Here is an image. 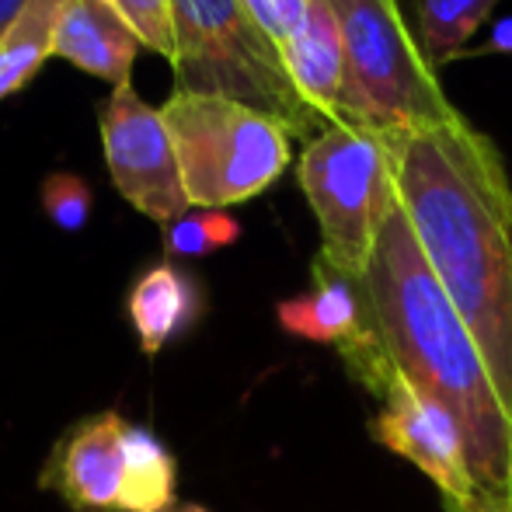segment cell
I'll list each match as a JSON object with an SVG mask.
<instances>
[{"mask_svg": "<svg viewBox=\"0 0 512 512\" xmlns=\"http://www.w3.org/2000/svg\"><path fill=\"white\" fill-rule=\"evenodd\" d=\"M398 203L512 415V178L464 115L394 140Z\"/></svg>", "mask_w": 512, "mask_h": 512, "instance_id": "1", "label": "cell"}, {"mask_svg": "<svg viewBox=\"0 0 512 512\" xmlns=\"http://www.w3.org/2000/svg\"><path fill=\"white\" fill-rule=\"evenodd\" d=\"M359 290L366 321L394 366L460 422L474 485L512 495V415L478 338L439 286L401 206L387 220Z\"/></svg>", "mask_w": 512, "mask_h": 512, "instance_id": "2", "label": "cell"}, {"mask_svg": "<svg viewBox=\"0 0 512 512\" xmlns=\"http://www.w3.org/2000/svg\"><path fill=\"white\" fill-rule=\"evenodd\" d=\"M175 11V91L216 95L279 119L310 143L331 122L293 88L279 46L258 28L244 0H171Z\"/></svg>", "mask_w": 512, "mask_h": 512, "instance_id": "3", "label": "cell"}, {"mask_svg": "<svg viewBox=\"0 0 512 512\" xmlns=\"http://www.w3.org/2000/svg\"><path fill=\"white\" fill-rule=\"evenodd\" d=\"M349 67V126L387 140L446 126L460 112L436 81L398 0H328Z\"/></svg>", "mask_w": 512, "mask_h": 512, "instance_id": "4", "label": "cell"}, {"mask_svg": "<svg viewBox=\"0 0 512 512\" xmlns=\"http://www.w3.org/2000/svg\"><path fill=\"white\" fill-rule=\"evenodd\" d=\"M189 206L227 209L262 196L293 161V133L272 115L216 95L171 91L161 105Z\"/></svg>", "mask_w": 512, "mask_h": 512, "instance_id": "5", "label": "cell"}, {"mask_svg": "<svg viewBox=\"0 0 512 512\" xmlns=\"http://www.w3.org/2000/svg\"><path fill=\"white\" fill-rule=\"evenodd\" d=\"M297 182L321 230L317 255L359 279L401 206L394 140L359 126H328L300 150Z\"/></svg>", "mask_w": 512, "mask_h": 512, "instance_id": "6", "label": "cell"}, {"mask_svg": "<svg viewBox=\"0 0 512 512\" xmlns=\"http://www.w3.org/2000/svg\"><path fill=\"white\" fill-rule=\"evenodd\" d=\"M98 122L108 175L119 196L164 227L189 213L175 140L161 108L143 102L133 84H119L105 98Z\"/></svg>", "mask_w": 512, "mask_h": 512, "instance_id": "7", "label": "cell"}, {"mask_svg": "<svg viewBox=\"0 0 512 512\" xmlns=\"http://www.w3.org/2000/svg\"><path fill=\"white\" fill-rule=\"evenodd\" d=\"M377 401L380 405L370 418L373 443L418 467L439 488V499H464L478 488L464 429L443 401L422 394L401 370Z\"/></svg>", "mask_w": 512, "mask_h": 512, "instance_id": "8", "label": "cell"}, {"mask_svg": "<svg viewBox=\"0 0 512 512\" xmlns=\"http://www.w3.org/2000/svg\"><path fill=\"white\" fill-rule=\"evenodd\" d=\"M126 418L115 411L81 418L53 446L39 485L56 492L74 512H122L126 481Z\"/></svg>", "mask_w": 512, "mask_h": 512, "instance_id": "9", "label": "cell"}, {"mask_svg": "<svg viewBox=\"0 0 512 512\" xmlns=\"http://www.w3.org/2000/svg\"><path fill=\"white\" fill-rule=\"evenodd\" d=\"M293 88L331 126H349V67L342 28L328 0H310L293 39L283 46Z\"/></svg>", "mask_w": 512, "mask_h": 512, "instance_id": "10", "label": "cell"}, {"mask_svg": "<svg viewBox=\"0 0 512 512\" xmlns=\"http://www.w3.org/2000/svg\"><path fill=\"white\" fill-rule=\"evenodd\" d=\"M140 49L147 46L102 0H63L53 56L119 88V84H129V70Z\"/></svg>", "mask_w": 512, "mask_h": 512, "instance_id": "11", "label": "cell"}, {"mask_svg": "<svg viewBox=\"0 0 512 512\" xmlns=\"http://www.w3.org/2000/svg\"><path fill=\"white\" fill-rule=\"evenodd\" d=\"M276 321L286 335L300 338V342L342 349L366 328V304L359 279H352L349 272L335 269L317 255L310 262V290L290 300H279Z\"/></svg>", "mask_w": 512, "mask_h": 512, "instance_id": "12", "label": "cell"}, {"mask_svg": "<svg viewBox=\"0 0 512 512\" xmlns=\"http://www.w3.org/2000/svg\"><path fill=\"white\" fill-rule=\"evenodd\" d=\"M206 310V290L189 269L175 262H157L136 276L126 297V314L140 349L147 356L168 349L175 338L196 328Z\"/></svg>", "mask_w": 512, "mask_h": 512, "instance_id": "13", "label": "cell"}, {"mask_svg": "<svg viewBox=\"0 0 512 512\" xmlns=\"http://www.w3.org/2000/svg\"><path fill=\"white\" fill-rule=\"evenodd\" d=\"M499 4L502 0H398L425 60L436 70L464 56V46Z\"/></svg>", "mask_w": 512, "mask_h": 512, "instance_id": "14", "label": "cell"}, {"mask_svg": "<svg viewBox=\"0 0 512 512\" xmlns=\"http://www.w3.org/2000/svg\"><path fill=\"white\" fill-rule=\"evenodd\" d=\"M126 481H122V512H164L175 506L178 464L171 450L147 429L126 422Z\"/></svg>", "mask_w": 512, "mask_h": 512, "instance_id": "15", "label": "cell"}, {"mask_svg": "<svg viewBox=\"0 0 512 512\" xmlns=\"http://www.w3.org/2000/svg\"><path fill=\"white\" fill-rule=\"evenodd\" d=\"M60 11L63 0H32L21 18L0 35V102L28 88L42 63L53 56Z\"/></svg>", "mask_w": 512, "mask_h": 512, "instance_id": "16", "label": "cell"}, {"mask_svg": "<svg viewBox=\"0 0 512 512\" xmlns=\"http://www.w3.org/2000/svg\"><path fill=\"white\" fill-rule=\"evenodd\" d=\"M237 237H241V223L227 209H199L164 227V248L171 258H203L230 248Z\"/></svg>", "mask_w": 512, "mask_h": 512, "instance_id": "17", "label": "cell"}, {"mask_svg": "<svg viewBox=\"0 0 512 512\" xmlns=\"http://www.w3.org/2000/svg\"><path fill=\"white\" fill-rule=\"evenodd\" d=\"M136 32L150 53L175 60V11L171 0H102Z\"/></svg>", "mask_w": 512, "mask_h": 512, "instance_id": "18", "label": "cell"}, {"mask_svg": "<svg viewBox=\"0 0 512 512\" xmlns=\"http://www.w3.org/2000/svg\"><path fill=\"white\" fill-rule=\"evenodd\" d=\"M91 206H95V199H91V189L84 178L60 171V175H49L42 182V209L67 234H77V230L88 227Z\"/></svg>", "mask_w": 512, "mask_h": 512, "instance_id": "19", "label": "cell"}, {"mask_svg": "<svg viewBox=\"0 0 512 512\" xmlns=\"http://www.w3.org/2000/svg\"><path fill=\"white\" fill-rule=\"evenodd\" d=\"M443 512H512V495L474 488L464 499H443Z\"/></svg>", "mask_w": 512, "mask_h": 512, "instance_id": "20", "label": "cell"}, {"mask_svg": "<svg viewBox=\"0 0 512 512\" xmlns=\"http://www.w3.org/2000/svg\"><path fill=\"white\" fill-rule=\"evenodd\" d=\"M481 53H506V56H512V18L495 21L492 35L485 39V49H481Z\"/></svg>", "mask_w": 512, "mask_h": 512, "instance_id": "21", "label": "cell"}, {"mask_svg": "<svg viewBox=\"0 0 512 512\" xmlns=\"http://www.w3.org/2000/svg\"><path fill=\"white\" fill-rule=\"evenodd\" d=\"M28 4H32V0H0V35L21 18V11H25Z\"/></svg>", "mask_w": 512, "mask_h": 512, "instance_id": "22", "label": "cell"}, {"mask_svg": "<svg viewBox=\"0 0 512 512\" xmlns=\"http://www.w3.org/2000/svg\"><path fill=\"white\" fill-rule=\"evenodd\" d=\"M164 512H209V509L199 506V502H175V506H168Z\"/></svg>", "mask_w": 512, "mask_h": 512, "instance_id": "23", "label": "cell"}]
</instances>
